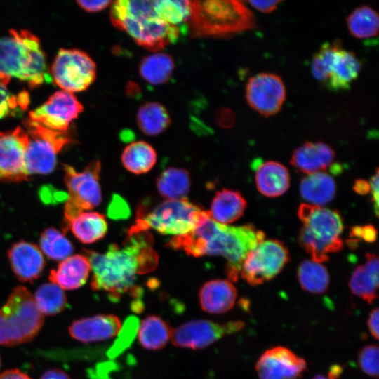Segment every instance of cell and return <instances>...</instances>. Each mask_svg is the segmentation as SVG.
<instances>
[{"label": "cell", "instance_id": "1", "mask_svg": "<svg viewBox=\"0 0 379 379\" xmlns=\"http://www.w3.org/2000/svg\"><path fill=\"white\" fill-rule=\"evenodd\" d=\"M152 243L147 230L131 227L123 247L112 244L105 253L84 250L93 271L92 289L107 292L113 301L132 291L136 275L150 272L157 265Z\"/></svg>", "mask_w": 379, "mask_h": 379}, {"label": "cell", "instance_id": "2", "mask_svg": "<svg viewBox=\"0 0 379 379\" xmlns=\"http://www.w3.org/2000/svg\"><path fill=\"white\" fill-rule=\"evenodd\" d=\"M264 239V232L253 225L236 227L220 224L212 220L206 211L193 231L174 237L167 246L197 258L222 256L227 260L226 273L230 281H235L248 253Z\"/></svg>", "mask_w": 379, "mask_h": 379}, {"label": "cell", "instance_id": "3", "mask_svg": "<svg viewBox=\"0 0 379 379\" xmlns=\"http://www.w3.org/2000/svg\"><path fill=\"white\" fill-rule=\"evenodd\" d=\"M110 20L126 32L139 46L158 51L177 42L181 29L168 24L155 12L154 1L119 0L112 1Z\"/></svg>", "mask_w": 379, "mask_h": 379}, {"label": "cell", "instance_id": "4", "mask_svg": "<svg viewBox=\"0 0 379 379\" xmlns=\"http://www.w3.org/2000/svg\"><path fill=\"white\" fill-rule=\"evenodd\" d=\"M9 32L0 38V84L6 86L15 77L36 87L50 80L39 39L26 29Z\"/></svg>", "mask_w": 379, "mask_h": 379}, {"label": "cell", "instance_id": "5", "mask_svg": "<svg viewBox=\"0 0 379 379\" xmlns=\"http://www.w3.org/2000/svg\"><path fill=\"white\" fill-rule=\"evenodd\" d=\"M187 27L192 37L224 36L255 27L253 13L240 1H190Z\"/></svg>", "mask_w": 379, "mask_h": 379}, {"label": "cell", "instance_id": "6", "mask_svg": "<svg viewBox=\"0 0 379 379\" xmlns=\"http://www.w3.org/2000/svg\"><path fill=\"white\" fill-rule=\"evenodd\" d=\"M298 215L302 223L299 242L312 260L321 263L343 248V222L337 211L303 203Z\"/></svg>", "mask_w": 379, "mask_h": 379}, {"label": "cell", "instance_id": "7", "mask_svg": "<svg viewBox=\"0 0 379 379\" xmlns=\"http://www.w3.org/2000/svg\"><path fill=\"white\" fill-rule=\"evenodd\" d=\"M44 324L33 295L24 286L13 289L0 308V345H16L32 340Z\"/></svg>", "mask_w": 379, "mask_h": 379}, {"label": "cell", "instance_id": "8", "mask_svg": "<svg viewBox=\"0 0 379 379\" xmlns=\"http://www.w3.org/2000/svg\"><path fill=\"white\" fill-rule=\"evenodd\" d=\"M206 212L187 198L166 199L149 211L138 208V218L133 227L141 230L153 229L166 235L182 236L193 231Z\"/></svg>", "mask_w": 379, "mask_h": 379}, {"label": "cell", "instance_id": "9", "mask_svg": "<svg viewBox=\"0 0 379 379\" xmlns=\"http://www.w3.org/2000/svg\"><path fill=\"white\" fill-rule=\"evenodd\" d=\"M314 77L332 91L347 90L357 79L361 64L351 51L343 48L339 41L324 44L311 64Z\"/></svg>", "mask_w": 379, "mask_h": 379}, {"label": "cell", "instance_id": "10", "mask_svg": "<svg viewBox=\"0 0 379 379\" xmlns=\"http://www.w3.org/2000/svg\"><path fill=\"white\" fill-rule=\"evenodd\" d=\"M65 182L69 191L65 206L63 231L67 232L69 222L82 212L100 204L102 193L99 183L101 164L98 160L88 164L81 172L69 165H63Z\"/></svg>", "mask_w": 379, "mask_h": 379}, {"label": "cell", "instance_id": "11", "mask_svg": "<svg viewBox=\"0 0 379 379\" xmlns=\"http://www.w3.org/2000/svg\"><path fill=\"white\" fill-rule=\"evenodd\" d=\"M29 135L25 163L28 175L48 174L56 165L58 153L72 142L65 132L55 131L27 118L22 121Z\"/></svg>", "mask_w": 379, "mask_h": 379}, {"label": "cell", "instance_id": "12", "mask_svg": "<svg viewBox=\"0 0 379 379\" xmlns=\"http://www.w3.org/2000/svg\"><path fill=\"white\" fill-rule=\"evenodd\" d=\"M289 260L288 251L283 242L264 239L248 253L240 274L249 285L257 286L277 276Z\"/></svg>", "mask_w": 379, "mask_h": 379}, {"label": "cell", "instance_id": "13", "mask_svg": "<svg viewBox=\"0 0 379 379\" xmlns=\"http://www.w3.org/2000/svg\"><path fill=\"white\" fill-rule=\"evenodd\" d=\"M54 82L69 93L87 89L96 77V65L85 52L78 49L62 48L51 67Z\"/></svg>", "mask_w": 379, "mask_h": 379}, {"label": "cell", "instance_id": "14", "mask_svg": "<svg viewBox=\"0 0 379 379\" xmlns=\"http://www.w3.org/2000/svg\"><path fill=\"white\" fill-rule=\"evenodd\" d=\"M244 326V322L241 321L222 324L206 319L192 320L172 330L171 339L176 347L202 349L225 335L240 331Z\"/></svg>", "mask_w": 379, "mask_h": 379}, {"label": "cell", "instance_id": "15", "mask_svg": "<svg viewBox=\"0 0 379 379\" xmlns=\"http://www.w3.org/2000/svg\"><path fill=\"white\" fill-rule=\"evenodd\" d=\"M286 95L283 80L273 73L262 72L251 77L246 87L247 102L264 117L272 116L279 112Z\"/></svg>", "mask_w": 379, "mask_h": 379}, {"label": "cell", "instance_id": "16", "mask_svg": "<svg viewBox=\"0 0 379 379\" xmlns=\"http://www.w3.org/2000/svg\"><path fill=\"white\" fill-rule=\"evenodd\" d=\"M84 107L73 93L60 91L43 105L31 111L29 119L44 127L65 132L72 121L83 112Z\"/></svg>", "mask_w": 379, "mask_h": 379}, {"label": "cell", "instance_id": "17", "mask_svg": "<svg viewBox=\"0 0 379 379\" xmlns=\"http://www.w3.org/2000/svg\"><path fill=\"white\" fill-rule=\"evenodd\" d=\"M29 135L19 126L0 135V180L20 182L28 179L25 157Z\"/></svg>", "mask_w": 379, "mask_h": 379}, {"label": "cell", "instance_id": "18", "mask_svg": "<svg viewBox=\"0 0 379 379\" xmlns=\"http://www.w3.org/2000/svg\"><path fill=\"white\" fill-rule=\"evenodd\" d=\"M307 370V362L284 346L266 350L255 364L259 379H298Z\"/></svg>", "mask_w": 379, "mask_h": 379}, {"label": "cell", "instance_id": "19", "mask_svg": "<svg viewBox=\"0 0 379 379\" xmlns=\"http://www.w3.org/2000/svg\"><path fill=\"white\" fill-rule=\"evenodd\" d=\"M121 322L114 314H98L75 320L69 326L71 337L81 343L106 340L117 335Z\"/></svg>", "mask_w": 379, "mask_h": 379}, {"label": "cell", "instance_id": "20", "mask_svg": "<svg viewBox=\"0 0 379 379\" xmlns=\"http://www.w3.org/2000/svg\"><path fill=\"white\" fill-rule=\"evenodd\" d=\"M8 255L13 271L21 281H33L44 270L45 260L43 254L34 244L17 242L11 247Z\"/></svg>", "mask_w": 379, "mask_h": 379}, {"label": "cell", "instance_id": "21", "mask_svg": "<svg viewBox=\"0 0 379 379\" xmlns=\"http://www.w3.org/2000/svg\"><path fill=\"white\" fill-rule=\"evenodd\" d=\"M333 149L323 142H307L293 152L291 164L307 175L324 171L335 159Z\"/></svg>", "mask_w": 379, "mask_h": 379}, {"label": "cell", "instance_id": "22", "mask_svg": "<svg viewBox=\"0 0 379 379\" xmlns=\"http://www.w3.org/2000/svg\"><path fill=\"white\" fill-rule=\"evenodd\" d=\"M199 296L204 311L210 314H222L234 305L237 291L230 280L216 279L204 283Z\"/></svg>", "mask_w": 379, "mask_h": 379}, {"label": "cell", "instance_id": "23", "mask_svg": "<svg viewBox=\"0 0 379 379\" xmlns=\"http://www.w3.org/2000/svg\"><path fill=\"white\" fill-rule=\"evenodd\" d=\"M378 258L367 253L364 265L357 266L349 281L352 293L371 304L378 298L379 286Z\"/></svg>", "mask_w": 379, "mask_h": 379}, {"label": "cell", "instance_id": "24", "mask_svg": "<svg viewBox=\"0 0 379 379\" xmlns=\"http://www.w3.org/2000/svg\"><path fill=\"white\" fill-rule=\"evenodd\" d=\"M255 180L258 190L268 197L282 195L290 185L287 168L274 161L260 163L255 168Z\"/></svg>", "mask_w": 379, "mask_h": 379}, {"label": "cell", "instance_id": "25", "mask_svg": "<svg viewBox=\"0 0 379 379\" xmlns=\"http://www.w3.org/2000/svg\"><path fill=\"white\" fill-rule=\"evenodd\" d=\"M91 271L84 255H74L63 260L56 269L50 272L49 280L63 290H74L82 286Z\"/></svg>", "mask_w": 379, "mask_h": 379}, {"label": "cell", "instance_id": "26", "mask_svg": "<svg viewBox=\"0 0 379 379\" xmlns=\"http://www.w3.org/2000/svg\"><path fill=\"white\" fill-rule=\"evenodd\" d=\"M246 207L247 202L239 192L222 189L215 193L208 212L215 222L227 225L239 219Z\"/></svg>", "mask_w": 379, "mask_h": 379}, {"label": "cell", "instance_id": "27", "mask_svg": "<svg viewBox=\"0 0 379 379\" xmlns=\"http://www.w3.org/2000/svg\"><path fill=\"white\" fill-rule=\"evenodd\" d=\"M300 192L308 204L321 206L334 198L336 184L328 173L317 172L307 175L301 180Z\"/></svg>", "mask_w": 379, "mask_h": 379}, {"label": "cell", "instance_id": "28", "mask_svg": "<svg viewBox=\"0 0 379 379\" xmlns=\"http://www.w3.org/2000/svg\"><path fill=\"white\" fill-rule=\"evenodd\" d=\"M108 226L105 216L98 212L84 211L75 217L69 224L75 237L84 244H91L102 239Z\"/></svg>", "mask_w": 379, "mask_h": 379}, {"label": "cell", "instance_id": "29", "mask_svg": "<svg viewBox=\"0 0 379 379\" xmlns=\"http://www.w3.org/2000/svg\"><path fill=\"white\" fill-rule=\"evenodd\" d=\"M174 69L175 62L171 55L157 52L142 59L139 65V74L147 83L161 85L170 79Z\"/></svg>", "mask_w": 379, "mask_h": 379}, {"label": "cell", "instance_id": "30", "mask_svg": "<svg viewBox=\"0 0 379 379\" xmlns=\"http://www.w3.org/2000/svg\"><path fill=\"white\" fill-rule=\"evenodd\" d=\"M157 161L155 149L149 143L139 140L128 145L121 154V162L126 170L134 174L149 171Z\"/></svg>", "mask_w": 379, "mask_h": 379}, {"label": "cell", "instance_id": "31", "mask_svg": "<svg viewBox=\"0 0 379 379\" xmlns=\"http://www.w3.org/2000/svg\"><path fill=\"white\" fill-rule=\"evenodd\" d=\"M138 340L145 349L156 350L164 347L171 338L169 324L157 315L146 317L139 324Z\"/></svg>", "mask_w": 379, "mask_h": 379}, {"label": "cell", "instance_id": "32", "mask_svg": "<svg viewBox=\"0 0 379 379\" xmlns=\"http://www.w3.org/2000/svg\"><path fill=\"white\" fill-rule=\"evenodd\" d=\"M159 194L167 199L186 198L191 187L190 173L179 168H168L161 173L157 179Z\"/></svg>", "mask_w": 379, "mask_h": 379}, {"label": "cell", "instance_id": "33", "mask_svg": "<svg viewBox=\"0 0 379 379\" xmlns=\"http://www.w3.org/2000/svg\"><path fill=\"white\" fill-rule=\"evenodd\" d=\"M166 108L157 102H147L138 109L137 123L140 130L147 135L162 133L171 124Z\"/></svg>", "mask_w": 379, "mask_h": 379}, {"label": "cell", "instance_id": "34", "mask_svg": "<svg viewBox=\"0 0 379 379\" xmlns=\"http://www.w3.org/2000/svg\"><path fill=\"white\" fill-rule=\"evenodd\" d=\"M297 277L301 288L313 294H322L329 286L330 276L326 267L312 260L300 264Z\"/></svg>", "mask_w": 379, "mask_h": 379}, {"label": "cell", "instance_id": "35", "mask_svg": "<svg viewBox=\"0 0 379 379\" xmlns=\"http://www.w3.org/2000/svg\"><path fill=\"white\" fill-rule=\"evenodd\" d=\"M350 34L357 39H366L377 35L379 18L377 12L368 6L354 9L347 18Z\"/></svg>", "mask_w": 379, "mask_h": 379}, {"label": "cell", "instance_id": "36", "mask_svg": "<svg viewBox=\"0 0 379 379\" xmlns=\"http://www.w3.org/2000/svg\"><path fill=\"white\" fill-rule=\"evenodd\" d=\"M35 305L44 315H55L66 307L67 297L60 286L52 282L41 285L33 295Z\"/></svg>", "mask_w": 379, "mask_h": 379}, {"label": "cell", "instance_id": "37", "mask_svg": "<svg viewBox=\"0 0 379 379\" xmlns=\"http://www.w3.org/2000/svg\"><path fill=\"white\" fill-rule=\"evenodd\" d=\"M42 252L53 260H63L73 253L72 243L58 230L49 227L44 230L39 239Z\"/></svg>", "mask_w": 379, "mask_h": 379}, {"label": "cell", "instance_id": "38", "mask_svg": "<svg viewBox=\"0 0 379 379\" xmlns=\"http://www.w3.org/2000/svg\"><path fill=\"white\" fill-rule=\"evenodd\" d=\"M157 14L169 25L178 27L187 24L190 15V1L180 0L154 1Z\"/></svg>", "mask_w": 379, "mask_h": 379}, {"label": "cell", "instance_id": "39", "mask_svg": "<svg viewBox=\"0 0 379 379\" xmlns=\"http://www.w3.org/2000/svg\"><path fill=\"white\" fill-rule=\"evenodd\" d=\"M139 326L138 319L135 316L128 317L121 325L114 343L107 351V356L114 359L129 347L133 343Z\"/></svg>", "mask_w": 379, "mask_h": 379}, {"label": "cell", "instance_id": "40", "mask_svg": "<svg viewBox=\"0 0 379 379\" xmlns=\"http://www.w3.org/2000/svg\"><path fill=\"white\" fill-rule=\"evenodd\" d=\"M379 350L376 345L363 347L358 354V364L361 371L368 376L378 377Z\"/></svg>", "mask_w": 379, "mask_h": 379}, {"label": "cell", "instance_id": "41", "mask_svg": "<svg viewBox=\"0 0 379 379\" xmlns=\"http://www.w3.org/2000/svg\"><path fill=\"white\" fill-rule=\"evenodd\" d=\"M28 103L29 96L26 92L16 97L10 94L6 86L0 84V119L14 112L18 107L26 108Z\"/></svg>", "mask_w": 379, "mask_h": 379}, {"label": "cell", "instance_id": "42", "mask_svg": "<svg viewBox=\"0 0 379 379\" xmlns=\"http://www.w3.org/2000/svg\"><path fill=\"white\" fill-rule=\"evenodd\" d=\"M107 214L114 220L124 219L130 215L131 211L126 201L120 196L114 194L109 204Z\"/></svg>", "mask_w": 379, "mask_h": 379}, {"label": "cell", "instance_id": "43", "mask_svg": "<svg viewBox=\"0 0 379 379\" xmlns=\"http://www.w3.org/2000/svg\"><path fill=\"white\" fill-rule=\"evenodd\" d=\"M39 196L44 203L50 204L62 201L67 199V194L65 192L55 190L52 187H41L39 190Z\"/></svg>", "mask_w": 379, "mask_h": 379}, {"label": "cell", "instance_id": "44", "mask_svg": "<svg viewBox=\"0 0 379 379\" xmlns=\"http://www.w3.org/2000/svg\"><path fill=\"white\" fill-rule=\"evenodd\" d=\"M376 230L373 225L356 226L352 230V236L360 237L366 241L373 242L376 239Z\"/></svg>", "mask_w": 379, "mask_h": 379}, {"label": "cell", "instance_id": "45", "mask_svg": "<svg viewBox=\"0 0 379 379\" xmlns=\"http://www.w3.org/2000/svg\"><path fill=\"white\" fill-rule=\"evenodd\" d=\"M77 4L85 11L88 12H97L107 8L112 4V1L108 0L102 1H77Z\"/></svg>", "mask_w": 379, "mask_h": 379}, {"label": "cell", "instance_id": "46", "mask_svg": "<svg viewBox=\"0 0 379 379\" xmlns=\"http://www.w3.org/2000/svg\"><path fill=\"white\" fill-rule=\"evenodd\" d=\"M217 123L221 127L230 128L234 122V113L227 108H221L217 113Z\"/></svg>", "mask_w": 379, "mask_h": 379}, {"label": "cell", "instance_id": "47", "mask_svg": "<svg viewBox=\"0 0 379 379\" xmlns=\"http://www.w3.org/2000/svg\"><path fill=\"white\" fill-rule=\"evenodd\" d=\"M281 1H249L248 3L262 13H269L274 11Z\"/></svg>", "mask_w": 379, "mask_h": 379}, {"label": "cell", "instance_id": "48", "mask_svg": "<svg viewBox=\"0 0 379 379\" xmlns=\"http://www.w3.org/2000/svg\"><path fill=\"white\" fill-rule=\"evenodd\" d=\"M370 192L371 193L372 202L373 203V208L375 213L377 215L378 213V169H376L375 175L371 178L369 181Z\"/></svg>", "mask_w": 379, "mask_h": 379}, {"label": "cell", "instance_id": "49", "mask_svg": "<svg viewBox=\"0 0 379 379\" xmlns=\"http://www.w3.org/2000/svg\"><path fill=\"white\" fill-rule=\"evenodd\" d=\"M378 309L374 308L370 312L367 321L368 330L376 340L378 339Z\"/></svg>", "mask_w": 379, "mask_h": 379}, {"label": "cell", "instance_id": "50", "mask_svg": "<svg viewBox=\"0 0 379 379\" xmlns=\"http://www.w3.org/2000/svg\"><path fill=\"white\" fill-rule=\"evenodd\" d=\"M0 379H32L27 374L18 369H9L0 373Z\"/></svg>", "mask_w": 379, "mask_h": 379}, {"label": "cell", "instance_id": "51", "mask_svg": "<svg viewBox=\"0 0 379 379\" xmlns=\"http://www.w3.org/2000/svg\"><path fill=\"white\" fill-rule=\"evenodd\" d=\"M40 379H71L69 376L60 369L53 368L46 371Z\"/></svg>", "mask_w": 379, "mask_h": 379}, {"label": "cell", "instance_id": "52", "mask_svg": "<svg viewBox=\"0 0 379 379\" xmlns=\"http://www.w3.org/2000/svg\"><path fill=\"white\" fill-rule=\"evenodd\" d=\"M353 188L357 193L361 195H364L370 192L369 182L365 180H357Z\"/></svg>", "mask_w": 379, "mask_h": 379}, {"label": "cell", "instance_id": "53", "mask_svg": "<svg viewBox=\"0 0 379 379\" xmlns=\"http://www.w3.org/2000/svg\"><path fill=\"white\" fill-rule=\"evenodd\" d=\"M312 379H333V378H330L328 375L326 376L324 375H317Z\"/></svg>", "mask_w": 379, "mask_h": 379}, {"label": "cell", "instance_id": "54", "mask_svg": "<svg viewBox=\"0 0 379 379\" xmlns=\"http://www.w3.org/2000/svg\"><path fill=\"white\" fill-rule=\"evenodd\" d=\"M1 357H0V368H1Z\"/></svg>", "mask_w": 379, "mask_h": 379}, {"label": "cell", "instance_id": "55", "mask_svg": "<svg viewBox=\"0 0 379 379\" xmlns=\"http://www.w3.org/2000/svg\"><path fill=\"white\" fill-rule=\"evenodd\" d=\"M4 132H0V135L3 134Z\"/></svg>", "mask_w": 379, "mask_h": 379}]
</instances>
